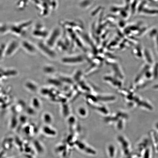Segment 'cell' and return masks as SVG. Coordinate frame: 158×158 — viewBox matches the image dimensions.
<instances>
[{"mask_svg": "<svg viewBox=\"0 0 158 158\" xmlns=\"http://www.w3.org/2000/svg\"><path fill=\"white\" fill-rule=\"evenodd\" d=\"M21 45L22 48L27 53L31 54H34L36 53L37 49L34 45L27 41H23Z\"/></svg>", "mask_w": 158, "mask_h": 158, "instance_id": "obj_3", "label": "cell"}, {"mask_svg": "<svg viewBox=\"0 0 158 158\" xmlns=\"http://www.w3.org/2000/svg\"><path fill=\"white\" fill-rule=\"evenodd\" d=\"M21 45L17 41H12L9 44L6 45L5 50V56L9 57L11 56L17 52Z\"/></svg>", "mask_w": 158, "mask_h": 158, "instance_id": "obj_1", "label": "cell"}, {"mask_svg": "<svg viewBox=\"0 0 158 158\" xmlns=\"http://www.w3.org/2000/svg\"><path fill=\"white\" fill-rule=\"evenodd\" d=\"M25 87L29 92L32 93L36 92L38 91V86L32 81L28 80L25 82Z\"/></svg>", "mask_w": 158, "mask_h": 158, "instance_id": "obj_5", "label": "cell"}, {"mask_svg": "<svg viewBox=\"0 0 158 158\" xmlns=\"http://www.w3.org/2000/svg\"><path fill=\"white\" fill-rule=\"evenodd\" d=\"M4 71V70H3V69L0 68V74H1Z\"/></svg>", "mask_w": 158, "mask_h": 158, "instance_id": "obj_16", "label": "cell"}, {"mask_svg": "<svg viewBox=\"0 0 158 158\" xmlns=\"http://www.w3.org/2000/svg\"><path fill=\"white\" fill-rule=\"evenodd\" d=\"M34 146L36 149V151L39 152V153H41L43 151L42 148L41 147L40 143L37 141H35L34 143Z\"/></svg>", "mask_w": 158, "mask_h": 158, "instance_id": "obj_14", "label": "cell"}, {"mask_svg": "<svg viewBox=\"0 0 158 158\" xmlns=\"http://www.w3.org/2000/svg\"><path fill=\"white\" fill-rule=\"evenodd\" d=\"M43 119L46 123H50L52 120V117L50 114L47 113L43 114Z\"/></svg>", "mask_w": 158, "mask_h": 158, "instance_id": "obj_10", "label": "cell"}, {"mask_svg": "<svg viewBox=\"0 0 158 158\" xmlns=\"http://www.w3.org/2000/svg\"><path fill=\"white\" fill-rule=\"evenodd\" d=\"M19 119L15 115H14L11 118L10 121V127L12 128L15 127L16 124L18 123Z\"/></svg>", "mask_w": 158, "mask_h": 158, "instance_id": "obj_11", "label": "cell"}, {"mask_svg": "<svg viewBox=\"0 0 158 158\" xmlns=\"http://www.w3.org/2000/svg\"><path fill=\"white\" fill-rule=\"evenodd\" d=\"M78 112L81 115L84 116H85L86 114V110L84 107H80L78 110Z\"/></svg>", "mask_w": 158, "mask_h": 158, "instance_id": "obj_15", "label": "cell"}, {"mask_svg": "<svg viewBox=\"0 0 158 158\" xmlns=\"http://www.w3.org/2000/svg\"><path fill=\"white\" fill-rule=\"evenodd\" d=\"M49 84L54 85L55 86H59L60 85L61 82L59 80H55V79H49L48 81Z\"/></svg>", "mask_w": 158, "mask_h": 158, "instance_id": "obj_12", "label": "cell"}, {"mask_svg": "<svg viewBox=\"0 0 158 158\" xmlns=\"http://www.w3.org/2000/svg\"><path fill=\"white\" fill-rule=\"evenodd\" d=\"M84 59L81 56H76L66 57L63 59L62 61L65 64H77L82 62Z\"/></svg>", "mask_w": 158, "mask_h": 158, "instance_id": "obj_4", "label": "cell"}, {"mask_svg": "<svg viewBox=\"0 0 158 158\" xmlns=\"http://www.w3.org/2000/svg\"><path fill=\"white\" fill-rule=\"evenodd\" d=\"M6 45L3 44L0 46V61L2 60L5 56Z\"/></svg>", "mask_w": 158, "mask_h": 158, "instance_id": "obj_9", "label": "cell"}, {"mask_svg": "<svg viewBox=\"0 0 158 158\" xmlns=\"http://www.w3.org/2000/svg\"><path fill=\"white\" fill-rule=\"evenodd\" d=\"M43 131L45 134L48 135H54L56 134L55 131L54 130H52L50 128L47 126H45L43 128Z\"/></svg>", "mask_w": 158, "mask_h": 158, "instance_id": "obj_8", "label": "cell"}, {"mask_svg": "<svg viewBox=\"0 0 158 158\" xmlns=\"http://www.w3.org/2000/svg\"><path fill=\"white\" fill-rule=\"evenodd\" d=\"M31 106L35 110L40 109L41 106L40 100L37 97L33 98L31 100Z\"/></svg>", "mask_w": 158, "mask_h": 158, "instance_id": "obj_6", "label": "cell"}, {"mask_svg": "<svg viewBox=\"0 0 158 158\" xmlns=\"http://www.w3.org/2000/svg\"><path fill=\"white\" fill-rule=\"evenodd\" d=\"M37 47L41 52L49 58H54L56 57L55 52L51 49V47L48 46L47 44L40 43H38Z\"/></svg>", "mask_w": 158, "mask_h": 158, "instance_id": "obj_2", "label": "cell"}, {"mask_svg": "<svg viewBox=\"0 0 158 158\" xmlns=\"http://www.w3.org/2000/svg\"><path fill=\"white\" fill-rule=\"evenodd\" d=\"M55 71L54 67L49 65H47L43 68V71L46 74H50L54 72Z\"/></svg>", "mask_w": 158, "mask_h": 158, "instance_id": "obj_7", "label": "cell"}, {"mask_svg": "<svg viewBox=\"0 0 158 158\" xmlns=\"http://www.w3.org/2000/svg\"><path fill=\"white\" fill-rule=\"evenodd\" d=\"M25 110H26L27 113L30 115H35V110L31 106V107H27Z\"/></svg>", "mask_w": 158, "mask_h": 158, "instance_id": "obj_13", "label": "cell"}]
</instances>
